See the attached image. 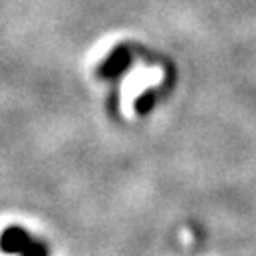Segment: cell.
Returning a JSON list of instances; mask_svg holds the SVG:
<instances>
[{
  "mask_svg": "<svg viewBox=\"0 0 256 256\" xmlns=\"http://www.w3.org/2000/svg\"><path fill=\"white\" fill-rule=\"evenodd\" d=\"M0 250L18 256H50L48 244L28 234L22 226H8L0 234Z\"/></svg>",
  "mask_w": 256,
  "mask_h": 256,
  "instance_id": "1",
  "label": "cell"
},
{
  "mask_svg": "<svg viewBox=\"0 0 256 256\" xmlns=\"http://www.w3.org/2000/svg\"><path fill=\"white\" fill-rule=\"evenodd\" d=\"M132 62H134V52L130 50V46L119 44L105 56V60L97 67V77L105 79V81H115V79H119L121 75H125L127 71H130Z\"/></svg>",
  "mask_w": 256,
  "mask_h": 256,
  "instance_id": "2",
  "label": "cell"
}]
</instances>
